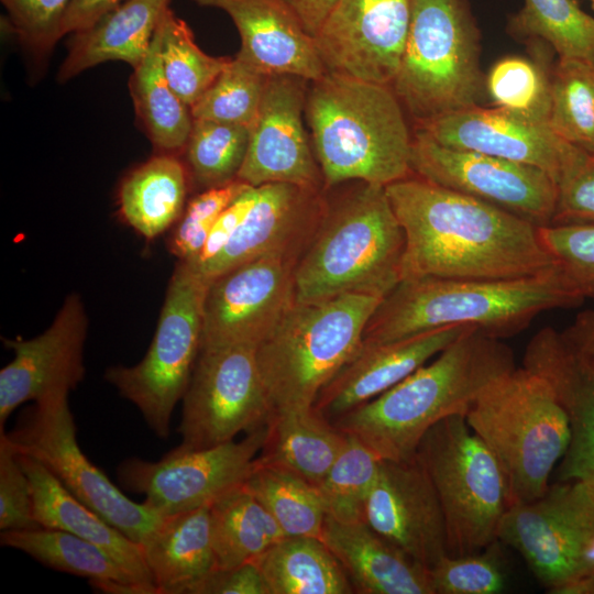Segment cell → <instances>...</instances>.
I'll return each instance as SVG.
<instances>
[{
	"label": "cell",
	"mask_w": 594,
	"mask_h": 594,
	"mask_svg": "<svg viewBox=\"0 0 594 594\" xmlns=\"http://www.w3.org/2000/svg\"><path fill=\"white\" fill-rule=\"evenodd\" d=\"M405 233L402 280L507 279L556 263L535 223L419 176L385 186Z\"/></svg>",
	"instance_id": "cell-1"
},
{
	"label": "cell",
	"mask_w": 594,
	"mask_h": 594,
	"mask_svg": "<svg viewBox=\"0 0 594 594\" xmlns=\"http://www.w3.org/2000/svg\"><path fill=\"white\" fill-rule=\"evenodd\" d=\"M515 369L514 353L502 339L470 327L431 363L332 422L382 460H410L432 426L465 416L490 386Z\"/></svg>",
	"instance_id": "cell-2"
},
{
	"label": "cell",
	"mask_w": 594,
	"mask_h": 594,
	"mask_svg": "<svg viewBox=\"0 0 594 594\" xmlns=\"http://www.w3.org/2000/svg\"><path fill=\"white\" fill-rule=\"evenodd\" d=\"M584 300L558 265L519 278L403 279L376 307L362 343L391 342L451 326L475 327L504 339L543 311L578 307Z\"/></svg>",
	"instance_id": "cell-3"
},
{
	"label": "cell",
	"mask_w": 594,
	"mask_h": 594,
	"mask_svg": "<svg viewBox=\"0 0 594 594\" xmlns=\"http://www.w3.org/2000/svg\"><path fill=\"white\" fill-rule=\"evenodd\" d=\"M405 233L385 186L352 182L324 198L314 234L295 267L296 302L344 294L384 298L402 280Z\"/></svg>",
	"instance_id": "cell-4"
},
{
	"label": "cell",
	"mask_w": 594,
	"mask_h": 594,
	"mask_svg": "<svg viewBox=\"0 0 594 594\" xmlns=\"http://www.w3.org/2000/svg\"><path fill=\"white\" fill-rule=\"evenodd\" d=\"M305 110L324 188L387 186L413 173V138L391 86L326 73L311 81Z\"/></svg>",
	"instance_id": "cell-5"
},
{
	"label": "cell",
	"mask_w": 594,
	"mask_h": 594,
	"mask_svg": "<svg viewBox=\"0 0 594 594\" xmlns=\"http://www.w3.org/2000/svg\"><path fill=\"white\" fill-rule=\"evenodd\" d=\"M382 299L344 294L293 304L256 348L271 411L312 407L322 387L359 350L365 326Z\"/></svg>",
	"instance_id": "cell-6"
},
{
	"label": "cell",
	"mask_w": 594,
	"mask_h": 594,
	"mask_svg": "<svg viewBox=\"0 0 594 594\" xmlns=\"http://www.w3.org/2000/svg\"><path fill=\"white\" fill-rule=\"evenodd\" d=\"M465 418L504 473L508 507L547 491L571 433L565 411L542 377L516 367L490 386Z\"/></svg>",
	"instance_id": "cell-7"
},
{
	"label": "cell",
	"mask_w": 594,
	"mask_h": 594,
	"mask_svg": "<svg viewBox=\"0 0 594 594\" xmlns=\"http://www.w3.org/2000/svg\"><path fill=\"white\" fill-rule=\"evenodd\" d=\"M480 31L468 0H411L392 89L417 123L479 106Z\"/></svg>",
	"instance_id": "cell-8"
},
{
	"label": "cell",
	"mask_w": 594,
	"mask_h": 594,
	"mask_svg": "<svg viewBox=\"0 0 594 594\" xmlns=\"http://www.w3.org/2000/svg\"><path fill=\"white\" fill-rule=\"evenodd\" d=\"M416 457L441 504L448 554L479 552L498 540V526L508 508L505 476L465 416H450L432 426Z\"/></svg>",
	"instance_id": "cell-9"
},
{
	"label": "cell",
	"mask_w": 594,
	"mask_h": 594,
	"mask_svg": "<svg viewBox=\"0 0 594 594\" xmlns=\"http://www.w3.org/2000/svg\"><path fill=\"white\" fill-rule=\"evenodd\" d=\"M206 289L207 283L195 268L179 261L144 358L132 366H110L105 373L161 439L169 436L174 409L184 397L200 352Z\"/></svg>",
	"instance_id": "cell-10"
},
{
	"label": "cell",
	"mask_w": 594,
	"mask_h": 594,
	"mask_svg": "<svg viewBox=\"0 0 594 594\" xmlns=\"http://www.w3.org/2000/svg\"><path fill=\"white\" fill-rule=\"evenodd\" d=\"M68 395L35 402L7 435L19 453L41 462L75 497L142 544L165 517L144 501L125 496L86 457L77 440Z\"/></svg>",
	"instance_id": "cell-11"
},
{
	"label": "cell",
	"mask_w": 594,
	"mask_h": 594,
	"mask_svg": "<svg viewBox=\"0 0 594 594\" xmlns=\"http://www.w3.org/2000/svg\"><path fill=\"white\" fill-rule=\"evenodd\" d=\"M497 539L519 552L547 592L594 573V484L558 481L538 498L509 506Z\"/></svg>",
	"instance_id": "cell-12"
},
{
	"label": "cell",
	"mask_w": 594,
	"mask_h": 594,
	"mask_svg": "<svg viewBox=\"0 0 594 594\" xmlns=\"http://www.w3.org/2000/svg\"><path fill=\"white\" fill-rule=\"evenodd\" d=\"M177 428L182 449H206L263 427L271 407L261 380L256 348L200 350L183 397Z\"/></svg>",
	"instance_id": "cell-13"
},
{
	"label": "cell",
	"mask_w": 594,
	"mask_h": 594,
	"mask_svg": "<svg viewBox=\"0 0 594 594\" xmlns=\"http://www.w3.org/2000/svg\"><path fill=\"white\" fill-rule=\"evenodd\" d=\"M265 435L266 424L240 441L206 449L176 447L157 461L129 458L118 466V479L163 517L209 506L246 480Z\"/></svg>",
	"instance_id": "cell-14"
},
{
	"label": "cell",
	"mask_w": 594,
	"mask_h": 594,
	"mask_svg": "<svg viewBox=\"0 0 594 594\" xmlns=\"http://www.w3.org/2000/svg\"><path fill=\"white\" fill-rule=\"evenodd\" d=\"M410 167L424 179L494 205L538 227L551 224L554 217L559 186L534 166L446 146L416 129Z\"/></svg>",
	"instance_id": "cell-15"
},
{
	"label": "cell",
	"mask_w": 594,
	"mask_h": 594,
	"mask_svg": "<svg viewBox=\"0 0 594 594\" xmlns=\"http://www.w3.org/2000/svg\"><path fill=\"white\" fill-rule=\"evenodd\" d=\"M298 256L266 254L207 283L200 350L257 348L295 302Z\"/></svg>",
	"instance_id": "cell-16"
},
{
	"label": "cell",
	"mask_w": 594,
	"mask_h": 594,
	"mask_svg": "<svg viewBox=\"0 0 594 594\" xmlns=\"http://www.w3.org/2000/svg\"><path fill=\"white\" fill-rule=\"evenodd\" d=\"M410 18L411 0H338L314 36L326 73L392 86Z\"/></svg>",
	"instance_id": "cell-17"
},
{
	"label": "cell",
	"mask_w": 594,
	"mask_h": 594,
	"mask_svg": "<svg viewBox=\"0 0 594 594\" xmlns=\"http://www.w3.org/2000/svg\"><path fill=\"white\" fill-rule=\"evenodd\" d=\"M436 142L534 166L559 184L587 154L560 138L548 122L498 108L474 106L417 123Z\"/></svg>",
	"instance_id": "cell-18"
},
{
	"label": "cell",
	"mask_w": 594,
	"mask_h": 594,
	"mask_svg": "<svg viewBox=\"0 0 594 594\" xmlns=\"http://www.w3.org/2000/svg\"><path fill=\"white\" fill-rule=\"evenodd\" d=\"M307 82L292 75L267 77L239 180L253 187L286 183L322 190L321 170L302 121Z\"/></svg>",
	"instance_id": "cell-19"
},
{
	"label": "cell",
	"mask_w": 594,
	"mask_h": 594,
	"mask_svg": "<svg viewBox=\"0 0 594 594\" xmlns=\"http://www.w3.org/2000/svg\"><path fill=\"white\" fill-rule=\"evenodd\" d=\"M88 320L81 298L68 295L51 326L32 339H3L13 352L0 371V432L20 405L75 389L85 377Z\"/></svg>",
	"instance_id": "cell-20"
},
{
	"label": "cell",
	"mask_w": 594,
	"mask_h": 594,
	"mask_svg": "<svg viewBox=\"0 0 594 594\" xmlns=\"http://www.w3.org/2000/svg\"><path fill=\"white\" fill-rule=\"evenodd\" d=\"M365 522L428 569L448 554L441 504L416 455L382 460L366 501Z\"/></svg>",
	"instance_id": "cell-21"
},
{
	"label": "cell",
	"mask_w": 594,
	"mask_h": 594,
	"mask_svg": "<svg viewBox=\"0 0 594 594\" xmlns=\"http://www.w3.org/2000/svg\"><path fill=\"white\" fill-rule=\"evenodd\" d=\"M322 190L286 183L257 187V197L219 254L195 271L206 283L266 254L300 256L323 210Z\"/></svg>",
	"instance_id": "cell-22"
},
{
	"label": "cell",
	"mask_w": 594,
	"mask_h": 594,
	"mask_svg": "<svg viewBox=\"0 0 594 594\" xmlns=\"http://www.w3.org/2000/svg\"><path fill=\"white\" fill-rule=\"evenodd\" d=\"M522 366L548 383L569 419L571 437L558 481L594 484V370L551 327L530 339Z\"/></svg>",
	"instance_id": "cell-23"
},
{
	"label": "cell",
	"mask_w": 594,
	"mask_h": 594,
	"mask_svg": "<svg viewBox=\"0 0 594 594\" xmlns=\"http://www.w3.org/2000/svg\"><path fill=\"white\" fill-rule=\"evenodd\" d=\"M466 326H451L408 338L361 343L348 363L322 387L312 407L330 421L377 397L437 356Z\"/></svg>",
	"instance_id": "cell-24"
},
{
	"label": "cell",
	"mask_w": 594,
	"mask_h": 594,
	"mask_svg": "<svg viewBox=\"0 0 594 594\" xmlns=\"http://www.w3.org/2000/svg\"><path fill=\"white\" fill-rule=\"evenodd\" d=\"M226 12L241 38L237 57L266 76L315 81L326 74L314 37L284 0H191Z\"/></svg>",
	"instance_id": "cell-25"
},
{
	"label": "cell",
	"mask_w": 594,
	"mask_h": 594,
	"mask_svg": "<svg viewBox=\"0 0 594 594\" xmlns=\"http://www.w3.org/2000/svg\"><path fill=\"white\" fill-rule=\"evenodd\" d=\"M320 538L361 594H435L429 569L366 522L324 518Z\"/></svg>",
	"instance_id": "cell-26"
},
{
	"label": "cell",
	"mask_w": 594,
	"mask_h": 594,
	"mask_svg": "<svg viewBox=\"0 0 594 594\" xmlns=\"http://www.w3.org/2000/svg\"><path fill=\"white\" fill-rule=\"evenodd\" d=\"M18 455L31 483L38 526L64 530L97 544L135 581L157 592L140 543L75 497L41 462L19 452Z\"/></svg>",
	"instance_id": "cell-27"
},
{
	"label": "cell",
	"mask_w": 594,
	"mask_h": 594,
	"mask_svg": "<svg viewBox=\"0 0 594 594\" xmlns=\"http://www.w3.org/2000/svg\"><path fill=\"white\" fill-rule=\"evenodd\" d=\"M170 0H125L91 26L72 34L59 82L106 62L135 68L146 55Z\"/></svg>",
	"instance_id": "cell-28"
},
{
	"label": "cell",
	"mask_w": 594,
	"mask_h": 594,
	"mask_svg": "<svg viewBox=\"0 0 594 594\" xmlns=\"http://www.w3.org/2000/svg\"><path fill=\"white\" fill-rule=\"evenodd\" d=\"M209 509L165 517L141 544L158 594H194L216 569Z\"/></svg>",
	"instance_id": "cell-29"
},
{
	"label": "cell",
	"mask_w": 594,
	"mask_h": 594,
	"mask_svg": "<svg viewBox=\"0 0 594 594\" xmlns=\"http://www.w3.org/2000/svg\"><path fill=\"white\" fill-rule=\"evenodd\" d=\"M348 435L314 407L271 411L258 460L286 469L317 487L344 448Z\"/></svg>",
	"instance_id": "cell-30"
},
{
	"label": "cell",
	"mask_w": 594,
	"mask_h": 594,
	"mask_svg": "<svg viewBox=\"0 0 594 594\" xmlns=\"http://www.w3.org/2000/svg\"><path fill=\"white\" fill-rule=\"evenodd\" d=\"M186 193L183 163L169 153L160 154L124 178L119 191L120 211L135 231L152 240L177 220Z\"/></svg>",
	"instance_id": "cell-31"
},
{
	"label": "cell",
	"mask_w": 594,
	"mask_h": 594,
	"mask_svg": "<svg viewBox=\"0 0 594 594\" xmlns=\"http://www.w3.org/2000/svg\"><path fill=\"white\" fill-rule=\"evenodd\" d=\"M271 594H351L342 565L320 537H284L254 562Z\"/></svg>",
	"instance_id": "cell-32"
},
{
	"label": "cell",
	"mask_w": 594,
	"mask_h": 594,
	"mask_svg": "<svg viewBox=\"0 0 594 594\" xmlns=\"http://www.w3.org/2000/svg\"><path fill=\"white\" fill-rule=\"evenodd\" d=\"M209 513L217 569L255 562L285 537L273 516L243 484L217 498Z\"/></svg>",
	"instance_id": "cell-33"
},
{
	"label": "cell",
	"mask_w": 594,
	"mask_h": 594,
	"mask_svg": "<svg viewBox=\"0 0 594 594\" xmlns=\"http://www.w3.org/2000/svg\"><path fill=\"white\" fill-rule=\"evenodd\" d=\"M129 88L135 113L152 144L165 153L184 148L194 119L190 108L175 94L165 77L158 29L146 55L133 68Z\"/></svg>",
	"instance_id": "cell-34"
},
{
	"label": "cell",
	"mask_w": 594,
	"mask_h": 594,
	"mask_svg": "<svg viewBox=\"0 0 594 594\" xmlns=\"http://www.w3.org/2000/svg\"><path fill=\"white\" fill-rule=\"evenodd\" d=\"M0 542L1 546L24 552L51 569L86 578L89 583H139L102 548L64 530L37 527L1 531Z\"/></svg>",
	"instance_id": "cell-35"
},
{
	"label": "cell",
	"mask_w": 594,
	"mask_h": 594,
	"mask_svg": "<svg viewBox=\"0 0 594 594\" xmlns=\"http://www.w3.org/2000/svg\"><path fill=\"white\" fill-rule=\"evenodd\" d=\"M242 484L273 516L285 537L321 536L326 510L316 485L258 458Z\"/></svg>",
	"instance_id": "cell-36"
},
{
	"label": "cell",
	"mask_w": 594,
	"mask_h": 594,
	"mask_svg": "<svg viewBox=\"0 0 594 594\" xmlns=\"http://www.w3.org/2000/svg\"><path fill=\"white\" fill-rule=\"evenodd\" d=\"M510 33L542 41L559 57L594 66V18L574 0H525L508 21Z\"/></svg>",
	"instance_id": "cell-37"
},
{
	"label": "cell",
	"mask_w": 594,
	"mask_h": 594,
	"mask_svg": "<svg viewBox=\"0 0 594 594\" xmlns=\"http://www.w3.org/2000/svg\"><path fill=\"white\" fill-rule=\"evenodd\" d=\"M549 124L564 141L594 153V66L559 57L551 70Z\"/></svg>",
	"instance_id": "cell-38"
},
{
	"label": "cell",
	"mask_w": 594,
	"mask_h": 594,
	"mask_svg": "<svg viewBox=\"0 0 594 594\" xmlns=\"http://www.w3.org/2000/svg\"><path fill=\"white\" fill-rule=\"evenodd\" d=\"M165 77L175 94L191 108L231 58L215 57L196 44L188 24L168 8L157 26Z\"/></svg>",
	"instance_id": "cell-39"
},
{
	"label": "cell",
	"mask_w": 594,
	"mask_h": 594,
	"mask_svg": "<svg viewBox=\"0 0 594 594\" xmlns=\"http://www.w3.org/2000/svg\"><path fill=\"white\" fill-rule=\"evenodd\" d=\"M382 459L353 436L348 440L318 490L326 516L342 522H365V506Z\"/></svg>",
	"instance_id": "cell-40"
},
{
	"label": "cell",
	"mask_w": 594,
	"mask_h": 594,
	"mask_svg": "<svg viewBox=\"0 0 594 594\" xmlns=\"http://www.w3.org/2000/svg\"><path fill=\"white\" fill-rule=\"evenodd\" d=\"M249 141L246 127L194 119L185 148L195 180L208 189L238 179Z\"/></svg>",
	"instance_id": "cell-41"
},
{
	"label": "cell",
	"mask_w": 594,
	"mask_h": 594,
	"mask_svg": "<svg viewBox=\"0 0 594 594\" xmlns=\"http://www.w3.org/2000/svg\"><path fill=\"white\" fill-rule=\"evenodd\" d=\"M551 72L535 59L506 56L484 79V91L494 108L549 123Z\"/></svg>",
	"instance_id": "cell-42"
},
{
	"label": "cell",
	"mask_w": 594,
	"mask_h": 594,
	"mask_svg": "<svg viewBox=\"0 0 594 594\" xmlns=\"http://www.w3.org/2000/svg\"><path fill=\"white\" fill-rule=\"evenodd\" d=\"M266 75L239 57L231 58L211 86L190 108L193 119L251 129L263 98Z\"/></svg>",
	"instance_id": "cell-43"
},
{
	"label": "cell",
	"mask_w": 594,
	"mask_h": 594,
	"mask_svg": "<svg viewBox=\"0 0 594 594\" xmlns=\"http://www.w3.org/2000/svg\"><path fill=\"white\" fill-rule=\"evenodd\" d=\"M499 541L469 554H446L429 568L435 594H496L505 586Z\"/></svg>",
	"instance_id": "cell-44"
},
{
	"label": "cell",
	"mask_w": 594,
	"mask_h": 594,
	"mask_svg": "<svg viewBox=\"0 0 594 594\" xmlns=\"http://www.w3.org/2000/svg\"><path fill=\"white\" fill-rule=\"evenodd\" d=\"M539 234L574 288L594 300V223L549 224Z\"/></svg>",
	"instance_id": "cell-45"
},
{
	"label": "cell",
	"mask_w": 594,
	"mask_h": 594,
	"mask_svg": "<svg viewBox=\"0 0 594 594\" xmlns=\"http://www.w3.org/2000/svg\"><path fill=\"white\" fill-rule=\"evenodd\" d=\"M251 187L235 179L223 186L208 188L193 198L170 239L172 253L180 261L194 258L202 249L219 216Z\"/></svg>",
	"instance_id": "cell-46"
},
{
	"label": "cell",
	"mask_w": 594,
	"mask_h": 594,
	"mask_svg": "<svg viewBox=\"0 0 594 594\" xmlns=\"http://www.w3.org/2000/svg\"><path fill=\"white\" fill-rule=\"evenodd\" d=\"M12 32L33 55L44 57L63 37L70 0H1Z\"/></svg>",
	"instance_id": "cell-47"
},
{
	"label": "cell",
	"mask_w": 594,
	"mask_h": 594,
	"mask_svg": "<svg viewBox=\"0 0 594 594\" xmlns=\"http://www.w3.org/2000/svg\"><path fill=\"white\" fill-rule=\"evenodd\" d=\"M41 527L34 518L31 483L6 430L0 432V530Z\"/></svg>",
	"instance_id": "cell-48"
},
{
	"label": "cell",
	"mask_w": 594,
	"mask_h": 594,
	"mask_svg": "<svg viewBox=\"0 0 594 594\" xmlns=\"http://www.w3.org/2000/svg\"><path fill=\"white\" fill-rule=\"evenodd\" d=\"M594 223V157L587 158L559 184L551 224Z\"/></svg>",
	"instance_id": "cell-49"
},
{
	"label": "cell",
	"mask_w": 594,
	"mask_h": 594,
	"mask_svg": "<svg viewBox=\"0 0 594 594\" xmlns=\"http://www.w3.org/2000/svg\"><path fill=\"white\" fill-rule=\"evenodd\" d=\"M257 197V187H251L234 200L217 219L200 252L188 262L194 268L207 264L229 242Z\"/></svg>",
	"instance_id": "cell-50"
},
{
	"label": "cell",
	"mask_w": 594,
	"mask_h": 594,
	"mask_svg": "<svg viewBox=\"0 0 594 594\" xmlns=\"http://www.w3.org/2000/svg\"><path fill=\"white\" fill-rule=\"evenodd\" d=\"M194 594H271L254 562L229 569H215Z\"/></svg>",
	"instance_id": "cell-51"
},
{
	"label": "cell",
	"mask_w": 594,
	"mask_h": 594,
	"mask_svg": "<svg viewBox=\"0 0 594 594\" xmlns=\"http://www.w3.org/2000/svg\"><path fill=\"white\" fill-rule=\"evenodd\" d=\"M125 0H70L62 24V35L82 31Z\"/></svg>",
	"instance_id": "cell-52"
},
{
	"label": "cell",
	"mask_w": 594,
	"mask_h": 594,
	"mask_svg": "<svg viewBox=\"0 0 594 594\" xmlns=\"http://www.w3.org/2000/svg\"><path fill=\"white\" fill-rule=\"evenodd\" d=\"M561 333L566 343L594 370V307L579 312Z\"/></svg>",
	"instance_id": "cell-53"
},
{
	"label": "cell",
	"mask_w": 594,
	"mask_h": 594,
	"mask_svg": "<svg viewBox=\"0 0 594 594\" xmlns=\"http://www.w3.org/2000/svg\"><path fill=\"white\" fill-rule=\"evenodd\" d=\"M314 37L338 0H284Z\"/></svg>",
	"instance_id": "cell-54"
},
{
	"label": "cell",
	"mask_w": 594,
	"mask_h": 594,
	"mask_svg": "<svg viewBox=\"0 0 594 594\" xmlns=\"http://www.w3.org/2000/svg\"><path fill=\"white\" fill-rule=\"evenodd\" d=\"M550 594H594V573L566 582L549 591Z\"/></svg>",
	"instance_id": "cell-55"
},
{
	"label": "cell",
	"mask_w": 594,
	"mask_h": 594,
	"mask_svg": "<svg viewBox=\"0 0 594 594\" xmlns=\"http://www.w3.org/2000/svg\"><path fill=\"white\" fill-rule=\"evenodd\" d=\"M590 2L592 3V7L594 8V0H590Z\"/></svg>",
	"instance_id": "cell-56"
},
{
	"label": "cell",
	"mask_w": 594,
	"mask_h": 594,
	"mask_svg": "<svg viewBox=\"0 0 594 594\" xmlns=\"http://www.w3.org/2000/svg\"><path fill=\"white\" fill-rule=\"evenodd\" d=\"M591 156L594 157V153Z\"/></svg>",
	"instance_id": "cell-57"
}]
</instances>
